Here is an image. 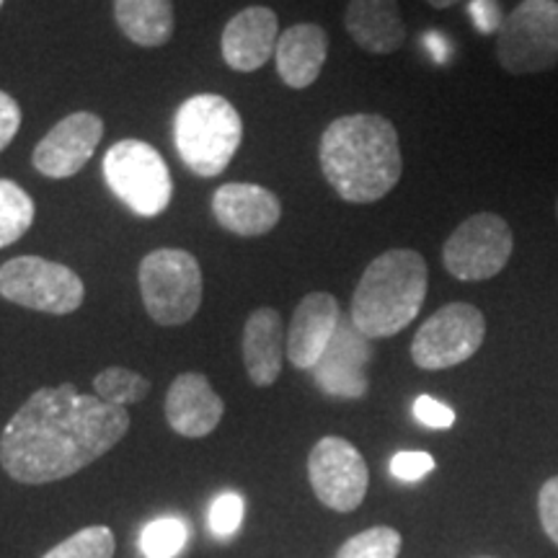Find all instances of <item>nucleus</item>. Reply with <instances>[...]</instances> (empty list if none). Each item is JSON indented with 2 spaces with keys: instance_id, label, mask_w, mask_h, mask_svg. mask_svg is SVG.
Wrapping results in <instances>:
<instances>
[{
  "instance_id": "obj_1",
  "label": "nucleus",
  "mask_w": 558,
  "mask_h": 558,
  "mask_svg": "<svg viewBox=\"0 0 558 558\" xmlns=\"http://www.w3.org/2000/svg\"><path fill=\"white\" fill-rule=\"evenodd\" d=\"M128 429V409L83 396L73 383L39 388L5 424L0 465L19 484H52L107 456Z\"/></svg>"
},
{
  "instance_id": "obj_11",
  "label": "nucleus",
  "mask_w": 558,
  "mask_h": 558,
  "mask_svg": "<svg viewBox=\"0 0 558 558\" xmlns=\"http://www.w3.org/2000/svg\"><path fill=\"white\" fill-rule=\"evenodd\" d=\"M308 478L318 501L333 512H354L367 494L365 458L344 437H324L308 456Z\"/></svg>"
},
{
  "instance_id": "obj_28",
  "label": "nucleus",
  "mask_w": 558,
  "mask_h": 558,
  "mask_svg": "<svg viewBox=\"0 0 558 558\" xmlns=\"http://www.w3.org/2000/svg\"><path fill=\"white\" fill-rule=\"evenodd\" d=\"M435 471V458L424 450H401L390 458V473L399 481H422Z\"/></svg>"
},
{
  "instance_id": "obj_12",
  "label": "nucleus",
  "mask_w": 558,
  "mask_h": 558,
  "mask_svg": "<svg viewBox=\"0 0 558 558\" xmlns=\"http://www.w3.org/2000/svg\"><path fill=\"white\" fill-rule=\"evenodd\" d=\"M104 137V122L94 111H75L39 140L32 163L47 179H70L88 163Z\"/></svg>"
},
{
  "instance_id": "obj_25",
  "label": "nucleus",
  "mask_w": 558,
  "mask_h": 558,
  "mask_svg": "<svg viewBox=\"0 0 558 558\" xmlns=\"http://www.w3.org/2000/svg\"><path fill=\"white\" fill-rule=\"evenodd\" d=\"M401 554V533L393 527H369L352 535L337 558H396Z\"/></svg>"
},
{
  "instance_id": "obj_4",
  "label": "nucleus",
  "mask_w": 558,
  "mask_h": 558,
  "mask_svg": "<svg viewBox=\"0 0 558 558\" xmlns=\"http://www.w3.org/2000/svg\"><path fill=\"white\" fill-rule=\"evenodd\" d=\"M173 143L184 166L199 179L228 169L243 143V120L226 96L194 94L173 117Z\"/></svg>"
},
{
  "instance_id": "obj_20",
  "label": "nucleus",
  "mask_w": 558,
  "mask_h": 558,
  "mask_svg": "<svg viewBox=\"0 0 558 558\" xmlns=\"http://www.w3.org/2000/svg\"><path fill=\"white\" fill-rule=\"evenodd\" d=\"M282 316L275 308H256L243 326V365L254 386H275L282 373Z\"/></svg>"
},
{
  "instance_id": "obj_16",
  "label": "nucleus",
  "mask_w": 558,
  "mask_h": 558,
  "mask_svg": "<svg viewBox=\"0 0 558 558\" xmlns=\"http://www.w3.org/2000/svg\"><path fill=\"white\" fill-rule=\"evenodd\" d=\"M279 39L277 13L267 5H251L235 13L222 29V60L235 73H254L275 58Z\"/></svg>"
},
{
  "instance_id": "obj_3",
  "label": "nucleus",
  "mask_w": 558,
  "mask_h": 558,
  "mask_svg": "<svg viewBox=\"0 0 558 558\" xmlns=\"http://www.w3.org/2000/svg\"><path fill=\"white\" fill-rule=\"evenodd\" d=\"M429 269L411 248H390L362 271L349 318L367 339H388L407 329L427 298Z\"/></svg>"
},
{
  "instance_id": "obj_13",
  "label": "nucleus",
  "mask_w": 558,
  "mask_h": 558,
  "mask_svg": "<svg viewBox=\"0 0 558 558\" xmlns=\"http://www.w3.org/2000/svg\"><path fill=\"white\" fill-rule=\"evenodd\" d=\"M369 357H373L369 339L357 331L352 318H341L329 349L311 373L324 393L337 399H362L369 386L365 375Z\"/></svg>"
},
{
  "instance_id": "obj_14",
  "label": "nucleus",
  "mask_w": 558,
  "mask_h": 558,
  "mask_svg": "<svg viewBox=\"0 0 558 558\" xmlns=\"http://www.w3.org/2000/svg\"><path fill=\"white\" fill-rule=\"evenodd\" d=\"M213 215L220 228L241 239H259L282 220V202L262 184H222L213 197Z\"/></svg>"
},
{
  "instance_id": "obj_19",
  "label": "nucleus",
  "mask_w": 558,
  "mask_h": 558,
  "mask_svg": "<svg viewBox=\"0 0 558 558\" xmlns=\"http://www.w3.org/2000/svg\"><path fill=\"white\" fill-rule=\"evenodd\" d=\"M344 26L354 45L369 54H390L407 41L399 0H349Z\"/></svg>"
},
{
  "instance_id": "obj_30",
  "label": "nucleus",
  "mask_w": 558,
  "mask_h": 558,
  "mask_svg": "<svg viewBox=\"0 0 558 558\" xmlns=\"http://www.w3.org/2000/svg\"><path fill=\"white\" fill-rule=\"evenodd\" d=\"M538 509H541L543 530H546L548 538L558 546V476L548 478L546 484H543Z\"/></svg>"
},
{
  "instance_id": "obj_36",
  "label": "nucleus",
  "mask_w": 558,
  "mask_h": 558,
  "mask_svg": "<svg viewBox=\"0 0 558 558\" xmlns=\"http://www.w3.org/2000/svg\"><path fill=\"white\" fill-rule=\"evenodd\" d=\"M3 3H5V0H0V9H3Z\"/></svg>"
},
{
  "instance_id": "obj_22",
  "label": "nucleus",
  "mask_w": 558,
  "mask_h": 558,
  "mask_svg": "<svg viewBox=\"0 0 558 558\" xmlns=\"http://www.w3.org/2000/svg\"><path fill=\"white\" fill-rule=\"evenodd\" d=\"M34 215L37 207L29 194L16 181L0 179V248L16 243L32 228Z\"/></svg>"
},
{
  "instance_id": "obj_21",
  "label": "nucleus",
  "mask_w": 558,
  "mask_h": 558,
  "mask_svg": "<svg viewBox=\"0 0 558 558\" xmlns=\"http://www.w3.org/2000/svg\"><path fill=\"white\" fill-rule=\"evenodd\" d=\"M114 21L137 47H163L173 37V0H114Z\"/></svg>"
},
{
  "instance_id": "obj_31",
  "label": "nucleus",
  "mask_w": 558,
  "mask_h": 558,
  "mask_svg": "<svg viewBox=\"0 0 558 558\" xmlns=\"http://www.w3.org/2000/svg\"><path fill=\"white\" fill-rule=\"evenodd\" d=\"M469 13L481 34H499L501 24H505L497 0H471Z\"/></svg>"
},
{
  "instance_id": "obj_33",
  "label": "nucleus",
  "mask_w": 558,
  "mask_h": 558,
  "mask_svg": "<svg viewBox=\"0 0 558 558\" xmlns=\"http://www.w3.org/2000/svg\"><path fill=\"white\" fill-rule=\"evenodd\" d=\"M427 47H429L432 54H435L437 60H445V54H448V41H445L442 37H437V34H429Z\"/></svg>"
},
{
  "instance_id": "obj_32",
  "label": "nucleus",
  "mask_w": 558,
  "mask_h": 558,
  "mask_svg": "<svg viewBox=\"0 0 558 558\" xmlns=\"http://www.w3.org/2000/svg\"><path fill=\"white\" fill-rule=\"evenodd\" d=\"M21 128V107L11 94L0 90V153H3L16 137Z\"/></svg>"
},
{
  "instance_id": "obj_24",
  "label": "nucleus",
  "mask_w": 558,
  "mask_h": 558,
  "mask_svg": "<svg viewBox=\"0 0 558 558\" xmlns=\"http://www.w3.org/2000/svg\"><path fill=\"white\" fill-rule=\"evenodd\" d=\"M114 533L104 525L83 527L70 535L60 546L47 550L41 558H111L114 556Z\"/></svg>"
},
{
  "instance_id": "obj_5",
  "label": "nucleus",
  "mask_w": 558,
  "mask_h": 558,
  "mask_svg": "<svg viewBox=\"0 0 558 558\" xmlns=\"http://www.w3.org/2000/svg\"><path fill=\"white\" fill-rule=\"evenodd\" d=\"M140 295L158 326L190 324L202 305V269L190 251L156 248L140 262Z\"/></svg>"
},
{
  "instance_id": "obj_34",
  "label": "nucleus",
  "mask_w": 558,
  "mask_h": 558,
  "mask_svg": "<svg viewBox=\"0 0 558 558\" xmlns=\"http://www.w3.org/2000/svg\"><path fill=\"white\" fill-rule=\"evenodd\" d=\"M429 5H435V9H450V5L460 3V0H427Z\"/></svg>"
},
{
  "instance_id": "obj_27",
  "label": "nucleus",
  "mask_w": 558,
  "mask_h": 558,
  "mask_svg": "<svg viewBox=\"0 0 558 558\" xmlns=\"http://www.w3.org/2000/svg\"><path fill=\"white\" fill-rule=\"evenodd\" d=\"M243 509H246V505H243L241 494H220L213 501V509H209V527H213V533L220 535V538L233 535L243 522Z\"/></svg>"
},
{
  "instance_id": "obj_9",
  "label": "nucleus",
  "mask_w": 558,
  "mask_h": 558,
  "mask_svg": "<svg viewBox=\"0 0 558 558\" xmlns=\"http://www.w3.org/2000/svg\"><path fill=\"white\" fill-rule=\"evenodd\" d=\"M514 235L501 215H471L452 230L442 246V264L460 282L494 279L512 259Z\"/></svg>"
},
{
  "instance_id": "obj_8",
  "label": "nucleus",
  "mask_w": 558,
  "mask_h": 558,
  "mask_svg": "<svg viewBox=\"0 0 558 558\" xmlns=\"http://www.w3.org/2000/svg\"><path fill=\"white\" fill-rule=\"evenodd\" d=\"M0 298L21 308L68 316L83 305L86 288L65 264L41 256H16L0 267Z\"/></svg>"
},
{
  "instance_id": "obj_6",
  "label": "nucleus",
  "mask_w": 558,
  "mask_h": 558,
  "mask_svg": "<svg viewBox=\"0 0 558 558\" xmlns=\"http://www.w3.org/2000/svg\"><path fill=\"white\" fill-rule=\"evenodd\" d=\"M104 179L117 199L140 218H158L173 197L171 171L160 153L143 140H120L104 156Z\"/></svg>"
},
{
  "instance_id": "obj_23",
  "label": "nucleus",
  "mask_w": 558,
  "mask_h": 558,
  "mask_svg": "<svg viewBox=\"0 0 558 558\" xmlns=\"http://www.w3.org/2000/svg\"><path fill=\"white\" fill-rule=\"evenodd\" d=\"M94 390L104 403L128 409V407H132V403H140V401L148 399L150 380L143 378L140 373H135V369L114 365V367L101 369V373L96 375Z\"/></svg>"
},
{
  "instance_id": "obj_26",
  "label": "nucleus",
  "mask_w": 558,
  "mask_h": 558,
  "mask_svg": "<svg viewBox=\"0 0 558 558\" xmlns=\"http://www.w3.org/2000/svg\"><path fill=\"white\" fill-rule=\"evenodd\" d=\"M186 543V527L177 518L153 520L140 535V548L148 558H173Z\"/></svg>"
},
{
  "instance_id": "obj_35",
  "label": "nucleus",
  "mask_w": 558,
  "mask_h": 558,
  "mask_svg": "<svg viewBox=\"0 0 558 558\" xmlns=\"http://www.w3.org/2000/svg\"><path fill=\"white\" fill-rule=\"evenodd\" d=\"M556 218H558V199H556Z\"/></svg>"
},
{
  "instance_id": "obj_18",
  "label": "nucleus",
  "mask_w": 558,
  "mask_h": 558,
  "mask_svg": "<svg viewBox=\"0 0 558 558\" xmlns=\"http://www.w3.org/2000/svg\"><path fill=\"white\" fill-rule=\"evenodd\" d=\"M329 58V34L318 24H295L277 39L275 62L284 86L303 90L318 81Z\"/></svg>"
},
{
  "instance_id": "obj_15",
  "label": "nucleus",
  "mask_w": 558,
  "mask_h": 558,
  "mask_svg": "<svg viewBox=\"0 0 558 558\" xmlns=\"http://www.w3.org/2000/svg\"><path fill=\"white\" fill-rule=\"evenodd\" d=\"M341 324L339 300L329 292H311L292 313L284 352L292 367L313 369L329 349Z\"/></svg>"
},
{
  "instance_id": "obj_29",
  "label": "nucleus",
  "mask_w": 558,
  "mask_h": 558,
  "mask_svg": "<svg viewBox=\"0 0 558 558\" xmlns=\"http://www.w3.org/2000/svg\"><path fill=\"white\" fill-rule=\"evenodd\" d=\"M414 416L429 429H450L456 424V411L432 396H418L414 401Z\"/></svg>"
},
{
  "instance_id": "obj_7",
  "label": "nucleus",
  "mask_w": 558,
  "mask_h": 558,
  "mask_svg": "<svg viewBox=\"0 0 558 558\" xmlns=\"http://www.w3.org/2000/svg\"><path fill=\"white\" fill-rule=\"evenodd\" d=\"M499 65L535 75L558 65V0H522L497 34Z\"/></svg>"
},
{
  "instance_id": "obj_10",
  "label": "nucleus",
  "mask_w": 558,
  "mask_h": 558,
  "mask_svg": "<svg viewBox=\"0 0 558 558\" xmlns=\"http://www.w3.org/2000/svg\"><path fill=\"white\" fill-rule=\"evenodd\" d=\"M486 318L471 303H448L424 320L411 341V360L422 369L463 365L484 344Z\"/></svg>"
},
{
  "instance_id": "obj_17",
  "label": "nucleus",
  "mask_w": 558,
  "mask_h": 558,
  "mask_svg": "<svg viewBox=\"0 0 558 558\" xmlns=\"http://www.w3.org/2000/svg\"><path fill=\"white\" fill-rule=\"evenodd\" d=\"M226 403L202 373H181L166 393V418L181 437H207L220 427Z\"/></svg>"
},
{
  "instance_id": "obj_2",
  "label": "nucleus",
  "mask_w": 558,
  "mask_h": 558,
  "mask_svg": "<svg viewBox=\"0 0 558 558\" xmlns=\"http://www.w3.org/2000/svg\"><path fill=\"white\" fill-rule=\"evenodd\" d=\"M324 179L349 205H373L396 190L403 173L401 143L383 114H347L324 130L318 145Z\"/></svg>"
}]
</instances>
